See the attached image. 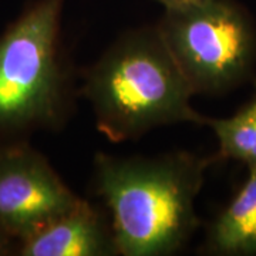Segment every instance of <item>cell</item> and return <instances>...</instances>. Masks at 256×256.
I'll list each match as a JSON object with an SVG mask.
<instances>
[{
    "label": "cell",
    "mask_w": 256,
    "mask_h": 256,
    "mask_svg": "<svg viewBox=\"0 0 256 256\" xmlns=\"http://www.w3.org/2000/svg\"><path fill=\"white\" fill-rule=\"evenodd\" d=\"M216 160L180 150L151 156L98 152L92 190L106 206L118 255L182 250L200 226L195 202Z\"/></svg>",
    "instance_id": "6da1fadb"
},
{
    "label": "cell",
    "mask_w": 256,
    "mask_h": 256,
    "mask_svg": "<svg viewBox=\"0 0 256 256\" xmlns=\"http://www.w3.org/2000/svg\"><path fill=\"white\" fill-rule=\"evenodd\" d=\"M80 92L97 130L111 142L134 141L158 127L206 121L194 108L195 94L156 24L122 33L86 68Z\"/></svg>",
    "instance_id": "7a4b0ae2"
},
{
    "label": "cell",
    "mask_w": 256,
    "mask_h": 256,
    "mask_svg": "<svg viewBox=\"0 0 256 256\" xmlns=\"http://www.w3.org/2000/svg\"><path fill=\"white\" fill-rule=\"evenodd\" d=\"M64 0H37L0 36V136L57 130L73 108L62 40Z\"/></svg>",
    "instance_id": "3957f363"
},
{
    "label": "cell",
    "mask_w": 256,
    "mask_h": 256,
    "mask_svg": "<svg viewBox=\"0 0 256 256\" xmlns=\"http://www.w3.org/2000/svg\"><path fill=\"white\" fill-rule=\"evenodd\" d=\"M156 28L194 94L226 92L255 70L256 28L232 0L165 9Z\"/></svg>",
    "instance_id": "277c9868"
},
{
    "label": "cell",
    "mask_w": 256,
    "mask_h": 256,
    "mask_svg": "<svg viewBox=\"0 0 256 256\" xmlns=\"http://www.w3.org/2000/svg\"><path fill=\"white\" fill-rule=\"evenodd\" d=\"M82 200L44 156L24 144L0 146V229L22 242Z\"/></svg>",
    "instance_id": "5b68a950"
},
{
    "label": "cell",
    "mask_w": 256,
    "mask_h": 256,
    "mask_svg": "<svg viewBox=\"0 0 256 256\" xmlns=\"http://www.w3.org/2000/svg\"><path fill=\"white\" fill-rule=\"evenodd\" d=\"M18 249L23 256L118 255L107 212L82 198L72 210L22 240Z\"/></svg>",
    "instance_id": "8992f818"
},
{
    "label": "cell",
    "mask_w": 256,
    "mask_h": 256,
    "mask_svg": "<svg viewBox=\"0 0 256 256\" xmlns=\"http://www.w3.org/2000/svg\"><path fill=\"white\" fill-rule=\"evenodd\" d=\"M204 254L220 256L256 255V166L206 230Z\"/></svg>",
    "instance_id": "52a82bcc"
},
{
    "label": "cell",
    "mask_w": 256,
    "mask_h": 256,
    "mask_svg": "<svg viewBox=\"0 0 256 256\" xmlns=\"http://www.w3.org/2000/svg\"><path fill=\"white\" fill-rule=\"evenodd\" d=\"M205 126L218 140V160H235L248 168L256 166V90L234 116L226 118L206 117Z\"/></svg>",
    "instance_id": "ba28073f"
},
{
    "label": "cell",
    "mask_w": 256,
    "mask_h": 256,
    "mask_svg": "<svg viewBox=\"0 0 256 256\" xmlns=\"http://www.w3.org/2000/svg\"><path fill=\"white\" fill-rule=\"evenodd\" d=\"M16 240L13 238H10L8 234H4L2 229H0V255H8L12 254L13 250V244Z\"/></svg>",
    "instance_id": "9c48e42d"
},
{
    "label": "cell",
    "mask_w": 256,
    "mask_h": 256,
    "mask_svg": "<svg viewBox=\"0 0 256 256\" xmlns=\"http://www.w3.org/2000/svg\"><path fill=\"white\" fill-rule=\"evenodd\" d=\"M160 4L164 6V9H176V8H182L186 4H191L200 0H156Z\"/></svg>",
    "instance_id": "30bf717a"
}]
</instances>
